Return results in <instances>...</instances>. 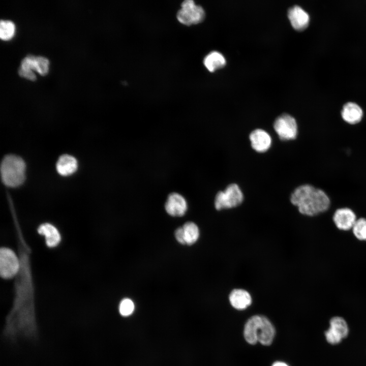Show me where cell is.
<instances>
[{"label":"cell","mask_w":366,"mask_h":366,"mask_svg":"<svg viewBox=\"0 0 366 366\" xmlns=\"http://www.w3.org/2000/svg\"><path fill=\"white\" fill-rule=\"evenodd\" d=\"M290 200L300 214L308 217L324 213L331 205L330 197L323 189L308 184L295 188Z\"/></svg>","instance_id":"obj_1"},{"label":"cell","mask_w":366,"mask_h":366,"mask_svg":"<svg viewBox=\"0 0 366 366\" xmlns=\"http://www.w3.org/2000/svg\"><path fill=\"white\" fill-rule=\"evenodd\" d=\"M25 164L19 157L14 155L5 156L1 165V178L3 183L9 187H17L25 180Z\"/></svg>","instance_id":"obj_2"},{"label":"cell","mask_w":366,"mask_h":366,"mask_svg":"<svg viewBox=\"0 0 366 366\" xmlns=\"http://www.w3.org/2000/svg\"><path fill=\"white\" fill-rule=\"evenodd\" d=\"M243 200V195L236 184L228 185L223 191L219 192L215 197V207L218 210L236 207Z\"/></svg>","instance_id":"obj_3"},{"label":"cell","mask_w":366,"mask_h":366,"mask_svg":"<svg viewBox=\"0 0 366 366\" xmlns=\"http://www.w3.org/2000/svg\"><path fill=\"white\" fill-rule=\"evenodd\" d=\"M21 261L11 249L3 247L0 250V274L5 279H11L19 273Z\"/></svg>","instance_id":"obj_4"},{"label":"cell","mask_w":366,"mask_h":366,"mask_svg":"<svg viewBox=\"0 0 366 366\" xmlns=\"http://www.w3.org/2000/svg\"><path fill=\"white\" fill-rule=\"evenodd\" d=\"M205 12L200 6L195 4L192 0H186L181 5L176 17L182 24L190 26L196 24L203 20Z\"/></svg>","instance_id":"obj_5"},{"label":"cell","mask_w":366,"mask_h":366,"mask_svg":"<svg viewBox=\"0 0 366 366\" xmlns=\"http://www.w3.org/2000/svg\"><path fill=\"white\" fill-rule=\"evenodd\" d=\"M273 129L282 140H293L296 138L298 126L296 119L288 114H283L273 123Z\"/></svg>","instance_id":"obj_6"},{"label":"cell","mask_w":366,"mask_h":366,"mask_svg":"<svg viewBox=\"0 0 366 366\" xmlns=\"http://www.w3.org/2000/svg\"><path fill=\"white\" fill-rule=\"evenodd\" d=\"M357 219L356 214L349 207L337 208L332 216V221L335 226L343 231L352 230Z\"/></svg>","instance_id":"obj_7"},{"label":"cell","mask_w":366,"mask_h":366,"mask_svg":"<svg viewBox=\"0 0 366 366\" xmlns=\"http://www.w3.org/2000/svg\"><path fill=\"white\" fill-rule=\"evenodd\" d=\"M166 212L173 217L184 216L187 210V203L184 197L177 193L169 195L165 203Z\"/></svg>","instance_id":"obj_8"},{"label":"cell","mask_w":366,"mask_h":366,"mask_svg":"<svg viewBox=\"0 0 366 366\" xmlns=\"http://www.w3.org/2000/svg\"><path fill=\"white\" fill-rule=\"evenodd\" d=\"M343 120L347 124L354 126L359 124L362 120L363 112L357 104L349 102L345 104L341 111Z\"/></svg>","instance_id":"obj_9"},{"label":"cell","mask_w":366,"mask_h":366,"mask_svg":"<svg viewBox=\"0 0 366 366\" xmlns=\"http://www.w3.org/2000/svg\"><path fill=\"white\" fill-rule=\"evenodd\" d=\"M258 342L262 345H270L274 339L275 329L271 322L265 317L261 316L256 329Z\"/></svg>","instance_id":"obj_10"},{"label":"cell","mask_w":366,"mask_h":366,"mask_svg":"<svg viewBox=\"0 0 366 366\" xmlns=\"http://www.w3.org/2000/svg\"><path fill=\"white\" fill-rule=\"evenodd\" d=\"M252 147L256 151L263 152L270 147L271 138L265 130L257 129L253 130L249 135Z\"/></svg>","instance_id":"obj_11"},{"label":"cell","mask_w":366,"mask_h":366,"mask_svg":"<svg viewBox=\"0 0 366 366\" xmlns=\"http://www.w3.org/2000/svg\"><path fill=\"white\" fill-rule=\"evenodd\" d=\"M229 300L232 307L238 310L247 309L252 302L250 293L242 288L233 289L229 295Z\"/></svg>","instance_id":"obj_12"},{"label":"cell","mask_w":366,"mask_h":366,"mask_svg":"<svg viewBox=\"0 0 366 366\" xmlns=\"http://www.w3.org/2000/svg\"><path fill=\"white\" fill-rule=\"evenodd\" d=\"M288 16L291 25L296 30H303L309 25L310 21L309 14L298 6H294L290 8Z\"/></svg>","instance_id":"obj_13"},{"label":"cell","mask_w":366,"mask_h":366,"mask_svg":"<svg viewBox=\"0 0 366 366\" xmlns=\"http://www.w3.org/2000/svg\"><path fill=\"white\" fill-rule=\"evenodd\" d=\"M38 232L45 237L46 244L49 248L55 247L60 242V234L51 224L46 223L41 224L38 228Z\"/></svg>","instance_id":"obj_14"},{"label":"cell","mask_w":366,"mask_h":366,"mask_svg":"<svg viewBox=\"0 0 366 366\" xmlns=\"http://www.w3.org/2000/svg\"><path fill=\"white\" fill-rule=\"evenodd\" d=\"M78 163L73 156L65 154L58 159L56 168L57 172L62 176H68L74 173L77 170Z\"/></svg>","instance_id":"obj_15"},{"label":"cell","mask_w":366,"mask_h":366,"mask_svg":"<svg viewBox=\"0 0 366 366\" xmlns=\"http://www.w3.org/2000/svg\"><path fill=\"white\" fill-rule=\"evenodd\" d=\"M261 318L260 315H255L250 318L244 326L243 336L246 341L254 345L258 342L256 329Z\"/></svg>","instance_id":"obj_16"},{"label":"cell","mask_w":366,"mask_h":366,"mask_svg":"<svg viewBox=\"0 0 366 366\" xmlns=\"http://www.w3.org/2000/svg\"><path fill=\"white\" fill-rule=\"evenodd\" d=\"M329 328L343 339L349 335V327L343 317L339 316L332 317L329 320Z\"/></svg>","instance_id":"obj_17"},{"label":"cell","mask_w":366,"mask_h":366,"mask_svg":"<svg viewBox=\"0 0 366 366\" xmlns=\"http://www.w3.org/2000/svg\"><path fill=\"white\" fill-rule=\"evenodd\" d=\"M203 63L208 71L214 72L223 67L226 64V59L220 52L214 51L205 57Z\"/></svg>","instance_id":"obj_18"},{"label":"cell","mask_w":366,"mask_h":366,"mask_svg":"<svg viewBox=\"0 0 366 366\" xmlns=\"http://www.w3.org/2000/svg\"><path fill=\"white\" fill-rule=\"evenodd\" d=\"M186 244L191 245L196 242L199 237V230L193 222H188L182 226Z\"/></svg>","instance_id":"obj_19"},{"label":"cell","mask_w":366,"mask_h":366,"mask_svg":"<svg viewBox=\"0 0 366 366\" xmlns=\"http://www.w3.org/2000/svg\"><path fill=\"white\" fill-rule=\"evenodd\" d=\"M352 232L354 237L359 241H366V218L360 217L357 219Z\"/></svg>","instance_id":"obj_20"},{"label":"cell","mask_w":366,"mask_h":366,"mask_svg":"<svg viewBox=\"0 0 366 366\" xmlns=\"http://www.w3.org/2000/svg\"><path fill=\"white\" fill-rule=\"evenodd\" d=\"M15 30L13 22L10 20H1L0 22V37L3 40H8L12 38Z\"/></svg>","instance_id":"obj_21"},{"label":"cell","mask_w":366,"mask_h":366,"mask_svg":"<svg viewBox=\"0 0 366 366\" xmlns=\"http://www.w3.org/2000/svg\"><path fill=\"white\" fill-rule=\"evenodd\" d=\"M134 308L135 306L133 301L129 298H125L119 303V311L122 316L126 317L133 313Z\"/></svg>","instance_id":"obj_22"},{"label":"cell","mask_w":366,"mask_h":366,"mask_svg":"<svg viewBox=\"0 0 366 366\" xmlns=\"http://www.w3.org/2000/svg\"><path fill=\"white\" fill-rule=\"evenodd\" d=\"M37 71L42 75H45L48 71L49 60L45 57L36 56Z\"/></svg>","instance_id":"obj_23"},{"label":"cell","mask_w":366,"mask_h":366,"mask_svg":"<svg viewBox=\"0 0 366 366\" xmlns=\"http://www.w3.org/2000/svg\"><path fill=\"white\" fill-rule=\"evenodd\" d=\"M324 336L326 342L332 345H338L343 340L329 327L325 331Z\"/></svg>","instance_id":"obj_24"},{"label":"cell","mask_w":366,"mask_h":366,"mask_svg":"<svg viewBox=\"0 0 366 366\" xmlns=\"http://www.w3.org/2000/svg\"><path fill=\"white\" fill-rule=\"evenodd\" d=\"M18 72L19 75L21 77H24L31 80H35L36 79V75L32 70L24 71L19 68Z\"/></svg>","instance_id":"obj_25"},{"label":"cell","mask_w":366,"mask_h":366,"mask_svg":"<svg viewBox=\"0 0 366 366\" xmlns=\"http://www.w3.org/2000/svg\"><path fill=\"white\" fill-rule=\"evenodd\" d=\"M175 236L176 240L182 245L186 244L182 227H178L175 231Z\"/></svg>","instance_id":"obj_26"},{"label":"cell","mask_w":366,"mask_h":366,"mask_svg":"<svg viewBox=\"0 0 366 366\" xmlns=\"http://www.w3.org/2000/svg\"><path fill=\"white\" fill-rule=\"evenodd\" d=\"M272 366H289L287 364L282 361H276L273 363Z\"/></svg>","instance_id":"obj_27"}]
</instances>
